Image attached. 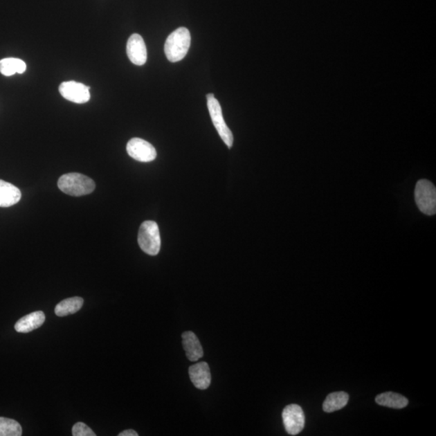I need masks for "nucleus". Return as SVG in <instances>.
<instances>
[{
	"label": "nucleus",
	"instance_id": "obj_2",
	"mask_svg": "<svg viewBox=\"0 0 436 436\" xmlns=\"http://www.w3.org/2000/svg\"><path fill=\"white\" fill-rule=\"evenodd\" d=\"M57 186L62 192L72 197L89 195L95 190L93 179L80 173H67L58 179Z\"/></svg>",
	"mask_w": 436,
	"mask_h": 436
},
{
	"label": "nucleus",
	"instance_id": "obj_13",
	"mask_svg": "<svg viewBox=\"0 0 436 436\" xmlns=\"http://www.w3.org/2000/svg\"><path fill=\"white\" fill-rule=\"evenodd\" d=\"M21 199V192L17 187L0 179V207H11Z\"/></svg>",
	"mask_w": 436,
	"mask_h": 436
},
{
	"label": "nucleus",
	"instance_id": "obj_1",
	"mask_svg": "<svg viewBox=\"0 0 436 436\" xmlns=\"http://www.w3.org/2000/svg\"><path fill=\"white\" fill-rule=\"evenodd\" d=\"M190 45V32L186 28H179L167 38L164 46L165 55L170 62L181 61L187 55Z\"/></svg>",
	"mask_w": 436,
	"mask_h": 436
},
{
	"label": "nucleus",
	"instance_id": "obj_3",
	"mask_svg": "<svg viewBox=\"0 0 436 436\" xmlns=\"http://www.w3.org/2000/svg\"><path fill=\"white\" fill-rule=\"evenodd\" d=\"M140 248L149 255H157L161 248L158 226L154 221H145L140 226L138 237Z\"/></svg>",
	"mask_w": 436,
	"mask_h": 436
},
{
	"label": "nucleus",
	"instance_id": "obj_17",
	"mask_svg": "<svg viewBox=\"0 0 436 436\" xmlns=\"http://www.w3.org/2000/svg\"><path fill=\"white\" fill-rule=\"evenodd\" d=\"M26 64L21 60L15 57L3 58L0 60V73L5 76L23 74L26 71Z\"/></svg>",
	"mask_w": 436,
	"mask_h": 436
},
{
	"label": "nucleus",
	"instance_id": "obj_16",
	"mask_svg": "<svg viewBox=\"0 0 436 436\" xmlns=\"http://www.w3.org/2000/svg\"><path fill=\"white\" fill-rule=\"evenodd\" d=\"M349 400V396L345 392H336L329 394L323 402V408L327 413H332L334 411L341 410L346 406Z\"/></svg>",
	"mask_w": 436,
	"mask_h": 436
},
{
	"label": "nucleus",
	"instance_id": "obj_18",
	"mask_svg": "<svg viewBox=\"0 0 436 436\" xmlns=\"http://www.w3.org/2000/svg\"><path fill=\"white\" fill-rule=\"evenodd\" d=\"M22 428L16 420L0 417V436H21Z\"/></svg>",
	"mask_w": 436,
	"mask_h": 436
},
{
	"label": "nucleus",
	"instance_id": "obj_5",
	"mask_svg": "<svg viewBox=\"0 0 436 436\" xmlns=\"http://www.w3.org/2000/svg\"><path fill=\"white\" fill-rule=\"evenodd\" d=\"M207 100L208 109L210 111L212 123L223 142L226 144L228 148L231 149L233 143H234V137H233L231 130L228 127L224 118H223L220 103L212 93L207 95Z\"/></svg>",
	"mask_w": 436,
	"mask_h": 436
},
{
	"label": "nucleus",
	"instance_id": "obj_8",
	"mask_svg": "<svg viewBox=\"0 0 436 436\" xmlns=\"http://www.w3.org/2000/svg\"><path fill=\"white\" fill-rule=\"evenodd\" d=\"M89 90L90 87L75 81L63 82L60 86L62 96L76 104H84L89 101L91 98Z\"/></svg>",
	"mask_w": 436,
	"mask_h": 436
},
{
	"label": "nucleus",
	"instance_id": "obj_9",
	"mask_svg": "<svg viewBox=\"0 0 436 436\" xmlns=\"http://www.w3.org/2000/svg\"><path fill=\"white\" fill-rule=\"evenodd\" d=\"M127 55L134 65L143 66L147 60V51L142 36L135 33L131 35L126 47Z\"/></svg>",
	"mask_w": 436,
	"mask_h": 436
},
{
	"label": "nucleus",
	"instance_id": "obj_6",
	"mask_svg": "<svg viewBox=\"0 0 436 436\" xmlns=\"http://www.w3.org/2000/svg\"><path fill=\"white\" fill-rule=\"evenodd\" d=\"M126 149L131 158L139 162H152L157 157L156 149L153 145L147 140L138 138L129 140Z\"/></svg>",
	"mask_w": 436,
	"mask_h": 436
},
{
	"label": "nucleus",
	"instance_id": "obj_19",
	"mask_svg": "<svg viewBox=\"0 0 436 436\" xmlns=\"http://www.w3.org/2000/svg\"><path fill=\"white\" fill-rule=\"evenodd\" d=\"M72 435L74 436H96V433L89 426L84 423H77L72 428Z\"/></svg>",
	"mask_w": 436,
	"mask_h": 436
},
{
	"label": "nucleus",
	"instance_id": "obj_15",
	"mask_svg": "<svg viewBox=\"0 0 436 436\" xmlns=\"http://www.w3.org/2000/svg\"><path fill=\"white\" fill-rule=\"evenodd\" d=\"M84 299L80 297L67 298L56 305L55 312L58 317H65L77 313L82 307Z\"/></svg>",
	"mask_w": 436,
	"mask_h": 436
},
{
	"label": "nucleus",
	"instance_id": "obj_7",
	"mask_svg": "<svg viewBox=\"0 0 436 436\" xmlns=\"http://www.w3.org/2000/svg\"><path fill=\"white\" fill-rule=\"evenodd\" d=\"M282 418L285 430L289 435H298L304 429L305 415L300 406L291 404L286 406Z\"/></svg>",
	"mask_w": 436,
	"mask_h": 436
},
{
	"label": "nucleus",
	"instance_id": "obj_12",
	"mask_svg": "<svg viewBox=\"0 0 436 436\" xmlns=\"http://www.w3.org/2000/svg\"><path fill=\"white\" fill-rule=\"evenodd\" d=\"M45 321V314L42 311L33 312L19 319L15 324V329L19 333L31 332L41 327Z\"/></svg>",
	"mask_w": 436,
	"mask_h": 436
},
{
	"label": "nucleus",
	"instance_id": "obj_10",
	"mask_svg": "<svg viewBox=\"0 0 436 436\" xmlns=\"http://www.w3.org/2000/svg\"><path fill=\"white\" fill-rule=\"evenodd\" d=\"M189 376L199 390H206L211 383L210 366L206 362H199L189 367Z\"/></svg>",
	"mask_w": 436,
	"mask_h": 436
},
{
	"label": "nucleus",
	"instance_id": "obj_4",
	"mask_svg": "<svg viewBox=\"0 0 436 436\" xmlns=\"http://www.w3.org/2000/svg\"><path fill=\"white\" fill-rule=\"evenodd\" d=\"M415 202L419 210L426 215L433 216L436 212V189L428 179H420L416 184Z\"/></svg>",
	"mask_w": 436,
	"mask_h": 436
},
{
	"label": "nucleus",
	"instance_id": "obj_20",
	"mask_svg": "<svg viewBox=\"0 0 436 436\" xmlns=\"http://www.w3.org/2000/svg\"><path fill=\"white\" fill-rule=\"evenodd\" d=\"M118 435L119 436H138V434L136 433L135 430L132 429H129V430L122 431V433H120Z\"/></svg>",
	"mask_w": 436,
	"mask_h": 436
},
{
	"label": "nucleus",
	"instance_id": "obj_11",
	"mask_svg": "<svg viewBox=\"0 0 436 436\" xmlns=\"http://www.w3.org/2000/svg\"><path fill=\"white\" fill-rule=\"evenodd\" d=\"M182 343L189 361H197L203 356L200 341L192 331H185L182 334Z\"/></svg>",
	"mask_w": 436,
	"mask_h": 436
},
{
	"label": "nucleus",
	"instance_id": "obj_14",
	"mask_svg": "<svg viewBox=\"0 0 436 436\" xmlns=\"http://www.w3.org/2000/svg\"><path fill=\"white\" fill-rule=\"evenodd\" d=\"M376 402L378 405L394 409L404 408L409 403L406 397L392 392H383L376 396Z\"/></svg>",
	"mask_w": 436,
	"mask_h": 436
}]
</instances>
